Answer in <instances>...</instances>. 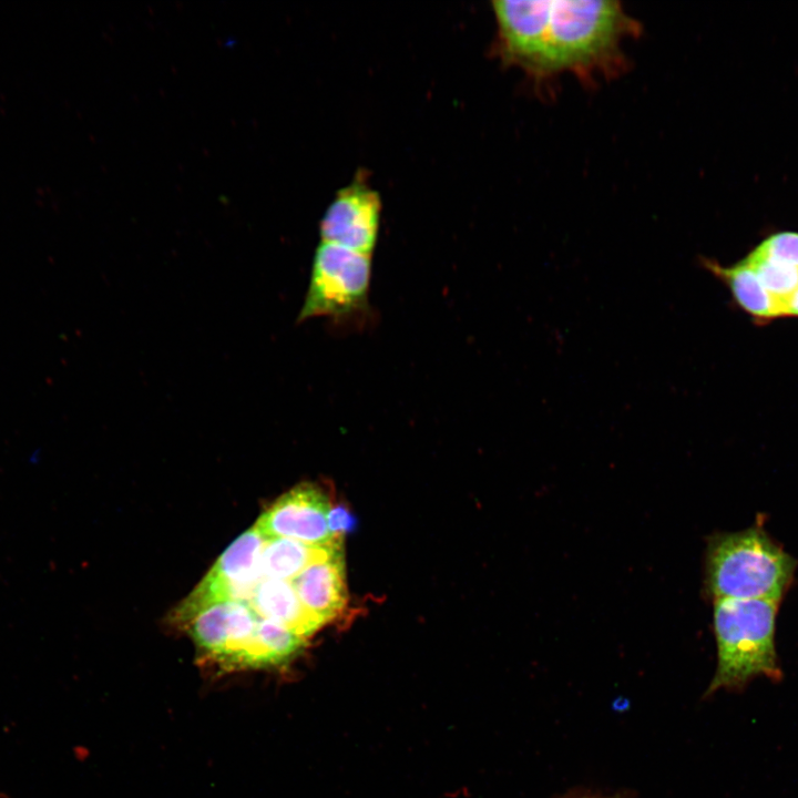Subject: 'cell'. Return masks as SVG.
Listing matches in <instances>:
<instances>
[{
  "label": "cell",
  "instance_id": "cell-1",
  "mask_svg": "<svg viewBox=\"0 0 798 798\" xmlns=\"http://www.w3.org/2000/svg\"><path fill=\"white\" fill-rule=\"evenodd\" d=\"M495 52L535 82L562 73L610 76L624 62L622 44L640 25L618 1L494 0Z\"/></svg>",
  "mask_w": 798,
  "mask_h": 798
},
{
  "label": "cell",
  "instance_id": "cell-2",
  "mask_svg": "<svg viewBox=\"0 0 798 798\" xmlns=\"http://www.w3.org/2000/svg\"><path fill=\"white\" fill-rule=\"evenodd\" d=\"M797 560L758 526L718 533L706 550L705 584L713 600H766L779 603Z\"/></svg>",
  "mask_w": 798,
  "mask_h": 798
},
{
  "label": "cell",
  "instance_id": "cell-3",
  "mask_svg": "<svg viewBox=\"0 0 798 798\" xmlns=\"http://www.w3.org/2000/svg\"><path fill=\"white\" fill-rule=\"evenodd\" d=\"M778 604L766 600L714 601L717 668L707 694L743 688L758 676L781 678L775 645Z\"/></svg>",
  "mask_w": 798,
  "mask_h": 798
},
{
  "label": "cell",
  "instance_id": "cell-4",
  "mask_svg": "<svg viewBox=\"0 0 798 798\" xmlns=\"http://www.w3.org/2000/svg\"><path fill=\"white\" fill-rule=\"evenodd\" d=\"M371 257L320 242L297 323L317 317L346 323L369 314Z\"/></svg>",
  "mask_w": 798,
  "mask_h": 798
},
{
  "label": "cell",
  "instance_id": "cell-5",
  "mask_svg": "<svg viewBox=\"0 0 798 798\" xmlns=\"http://www.w3.org/2000/svg\"><path fill=\"white\" fill-rule=\"evenodd\" d=\"M202 657L225 672L244 671L258 615L244 601H218L176 617Z\"/></svg>",
  "mask_w": 798,
  "mask_h": 798
},
{
  "label": "cell",
  "instance_id": "cell-6",
  "mask_svg": "<svg viewBox=\"0 0 798 798\" xmlns=\"http://www.w3.org/2000/svg\"><path fill=\"white\" fill-rule=\"evenodd\" d=\"M266 540L255 525L238 536L178 607L176 617L218 601L248 602L263 579L260 559Z\"/></svg>",
  "mask_w": 798,
  "mask_h": 798
},
{
  "label": "cell",
  "instance_id": "cell-7",
  "mask_svg": "<svg viewBox=\"0 0 798 798\" xmlns=\"http://www.w3.org/2000/svg\"><path fill=\"white\" fill-rule=\"evenodd\" d=\"M381 198L361 178L340 188L319 223L321 242L372 256L377 245Z\"/></svg>",
  "mask_w": 798,
  "mask_h": 798
},
{
  "label": "cell",
  "instance_id": "cell-8",
  "mask_svg": "<svg viewBox=\"0 0 798 798\" xmlns=\"http://www.w3.org/2000/svg\"><path fill=\"white\" fill-rule=\"evenodd\" d=\"M328 497L316 485L304 483L286 492L267 508L255 526L266 539H289L326 545L340 536L329 530Z\"/></svg>",
  "mask_w": 798,
  "mask_h": 798
},
{
  "label": "cell",
  "instance_id": "cell-9",
  "mask_svg": "<svg viewBox=\"0 0 798 798\" xmlns=\"http://www.w3.org/2000/svg\"><path fill=\"white\" fill-rule=\"evenodd\" d=\"M305 610L321 626L347 603L344 545L290 581Z\"/></svg>",
  "mask_w": 798,
  "mask_h": 798
},
{
  "label": "cell",
  "instance_id": "cell-10",
  "mask_svg": "<svg viewBox=\"0 0 798 798\" xmlns=\"http://www.w3.org/2000/svg\"><path fill=\"white\" fill-rule=\"evenodd\" d=\"M255 613L307 638L321 625L309 615L290 581L263 577L247 602Z\"/></svg>",
  "mask_w": 798,
  "mask_h": 798
},
{
  "label": "cell",
  "instance_id": "cell-11",
  "mask_svg": "<svg viewBox=\"0 0 798 798\" xmlns=\"http://www.w3.org/2000/svg\"><path fill=\"white\" fill-rule=\"evenodd\" d=\"M703 266L728 287L735 301L755 319L770 320L786 316L782 305L768 293L745 259L727 267L703 259Z\"/></svg>",
  "mask_w": 798,
  "mask_h": 798
},
{
  "label": "cell",
  "instance_id": "cell-12",
  "mask_svg": "<svg viewBox=\"0 0 798 798\" xmlns=\"http://www.w3.org/2000/svg\"><path fill=\"white\" fill-rule=\"evenodd\" d=\"M344 545V538L326 545H311L289 539H267L260 559L263 577L294 580L309 565Z\"/></svg>",
  "mask_w": 798,
  "mask_h": 798
},
{
  "label": "cell",
  "instance_id": "cell-13",
  "mask_svg": "<svg viewBox=\"0 0 798 798\" xmlns=\"http://www.w3.org/2000/svg\"><path fill=\"white\" fill-rule=\"evenodd\" d=\"M306 638L276 622L258 616L245 669L278 668L299 655Z\"/></svg>",
  "mask_w": 798,
  "mask_h": 798
},
{
  "label": "cell",
  "instance_id": "cell-14",
  "mask_svg": "<svg viewBox=\"0 0 798 798\" xmlns=\"http://www.w3.org/2000/svg\"><path fill=\"white\" fill-rule=\"evenodd\" d=\"M756 272L768 293L785 309L792 294L798 288V268L767 258L755 250L744 258Z\"/></svg>",
  "mask_w": 798,
  "mask_h": 798
},
{
  "label": "cell",
  "instance_id": "cell-15",
  "mask_svg": "<svg viewBox=\"0 0 798 798\" xmlns=\"http://www.w3.org/2000/svg\"><path fill=\"white\" fill-rule=\"evenodd\" d=\"M754 250L767 258L798 268V233H776Z\"/></svg>",
  "mask_w": 798,
  "mask_h": 798
},
{
  "label": "cell",
  "instance_id": "cell-16",
  "mask_svg": "<svg viewBox=\"0 0 798 798\" xmlns=\"http://www.w3.org/2000/svg\"><path fill=\"white\" fill-rule=\"evenodd\" d=\"M328 525L334 536L344 538V534L355 526L354 516L347 511L346 508L339 505L330 509L328 515Z\"/></svg>",
  "mask_w": 798,
  "mask_h": 798
},
{
  "label": "cell",
  "instance_id": "cell-17",
  "mask_svg": "<svg viewBox=\"0 0 798 798\" xmlns=\"http://www.w3.org/2000/svg\"><path fill=\"white\" fill-rule=\"evenodd\" d=\"M786 316H798V288L786 305Z\"/></svg>",
  "mask_w": 798,
  "mask_h": 798
},
{
  "label": "cell",
  "instance_id": "cell-18",
  "mask_svg": "<svg viewBox=\"0 0 798 798\" xmlns=\"http://www.w3.org/2000/svg\"><path fill=\"white\" fill-rule=\"evenodd\" d=\"M1 798V797H0Z\"/></svg>",
  "mask_w": 798,
  "mask_h": 798
}]
</instances>
